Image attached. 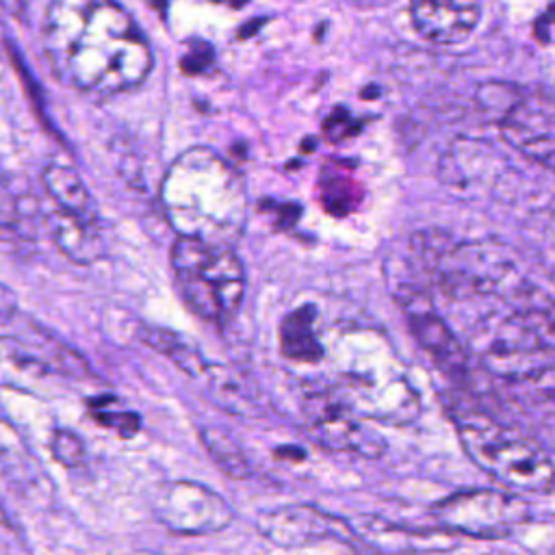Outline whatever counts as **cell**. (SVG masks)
Segmentation results:
<instances>
[{
	"label": "cell",
	"instance_id": "26",
	"mask_svg": "<svg viewBox=\"0 0 555 555\" xmlns=\"http://www.w3.org/2000/svg\"><path fill=\"white\" fill-rule=\"evenodd\" d=\"M0 7L11 15H22L26 9V0H0Z\"/></svg>",
	"mask_w": 555,
	"mask_h": 555
},
{
	"label": "cell",
	"instance_id": "9",
	"mask_svg": "<svg viewBox=\"0 0 555 555\" xmlns=\"http://www.w3.org/2000/svg\"><path fill=\"white\" fill-rule=\"evenodd\" d=\"M481 15L479 0H410L414 30L434 43L453 46L477 28Z\"/></svg>",
	"mask_w": 555,
	"mask_h": 555
},
{
	"label": "cell",
	"instance_id": "15",
	"mask_svg": "<svg viewBox=\"0 0 555 555\" xmlns=\"http://www.w3.org/2000/svg\"><path fill=\"white\" fill-rule=\"evenodd\" d=\"M43 186L59 206V210H65L74 217L87 219V221H98V210L93 204V197L80 176L61 163H50L43 169Z\"/></svg>",
	"mask_w": 555,
	"mask_h": 555
},
{
	"label": "cell",
	"instance_id": "14",
	"mask_svg": "<svg viewBox=\"0 0 555 555\" xmlns=\"http://www.w3.org/2000/svg\"><path fill=\"white\" fill-rule=\"evenodd\" d=\"M280 349L295 362H317L323 358V345L317 338V308L304 304L291 310L280 325Z\"/></svg>",
	"mask_w": 555,
	"mask_h": 555
},
{
	"label": "cell",
	"instance_id": "16",
	"mask_svg": "<svg viewBox=\"0 0 555 555\" xmlns=\"http://www.w3.org/2000/svg\"><path fill=\"white\" fill-rule=\"evenodd\" d=\"M50 364L33 345L15 338H0V373L13 377L15 384H37L54 373Z\"/></svg>",
	"mask_w": 555,
	"mask_h": 555
},
{
	"label": "cell",
	"instance_id": "5",
	"mask_svg": "<svg viewBox=\"0 0 555 555\" xmlns=\"http://www.w3.org/2000/svg\"><path fill=\"white\" fill-rule=\"evenodd\" d=\"M464 453L501 486L516 494H542L555 486V466L533 440L483 414L455 418Z\"/></svg>",
	"mask_w": 555,
	"mask_h": 555
},
{
	"label": "cell",
	"instance_id": "28",
	"mask_svg": "<svg viewBox=\"0 0 555 555\" xmlns=\"http://www.w3.org/2000/svg\"><path fill=\"white\" fill-rule=\"evenodd\" d=\"M7 527H9V520H7L4 509H2V505H0V529H7Z\"/></svg>",
	"mask_w": 555,
	"mask_h": 555
},
{
	"label": "cell",
	"instance_id": "7",
	"mask_svg": "<svg viewBox=\"0 0 555 555\" xmlns=\"http://www.w3.org/2000/svg\"><path fill=\"white\" fill-rule=\"evenodd\" d=\"M156 518L173 533L206 535L225 529L234 512L223 496L197 481L160 483L152 501Z\"/></svg>",
	"mask_w": 555,
	"mask_h": 555
},
{
	"label": "cell",
	"instance_id": "6",
	"mask_svg": "<svg viewBox=\"0 0 555 555\" xmlns=\"http://www.w3.org/2000/svg\"><path fill=\"white\" fill-rule=\"evenodd\" d=\"M440 527L470 538H505L529 520L522 499L496 490H466L438 501L431 509Z\"/></svg>",
	"mask_w": 555,
	"mask_h": 555
},
{
	"label": "cell",
	"instance_id": "12",
	"mask_svg": "<svg viewBox=\"0 0 555 555\" xmlns=\"http://www.w3.org/2000/svg\"><path fill=\"white\" fill-rule=\"evenodd\" d=\"M197 377L204 379L206 392L225 412L236 414V416H258V414H262V403H260L258 388L254 384L245 382L241 373H236L232 369H225V366L206 364L204 371Z\"/></svg>",
	"mask_w": 555,
	"mask_h": 555
},
{
	"label": "cell",
	"instance_id": "25",
	"mask_svg": "<svg viewBox=\"0 0 555 555\" xmlns=\"http://www.w3.org/2000/svg\"><path fill=\"white\" fill-rule=\"evenodd\" d=\"M212 61V50L210 46L202 43V50H191L184 59H182V67L186 74H197L204 72Z\"/></svg>",
	"mask_w": 555,
	"mask_h": 555
},
{
	"label": "cell",
	"instance_id": "13",
	"mask_svg": "<svg viewBox=\"0 0 555 555\" xmlns=\"http://www.w3.org/2000/svg\"><path fill=\"white\" fill-rule=\"evenodd\" d=\"M52 238L56 247L76 264H91L104 254V238L98 221L74 217L65 210H56L50 219Z\"/></svg>",
	"mask_w": 555,
	"mask_h": 555
},
{
	"label": "cell",
	"instance_id": "11",
	"mask_svg": "<svg viewBox=\"0 0 555 555\" xmlns=\"http://www.w3.org/2000/svg\"><path fill=\"white\" fill-rule=\"evenodd\" d=\"M403 306L408 312L410 332L421 343V347L447 371V375L464 377L466 358L449 325L427 306V301H414L408 297Z\"/></svg>",
	"mask_w": 555,
	"mask_h": 555
},
{
	"label": "cell",
	"instance_id": "24",
	"mask_svg": "<svg viewBox=\"0 0 555 555\" xmlns=\"http://www.w3.org/2000/svg\"><path fill=\"white\" fill-rule=\"evenodd\" d=\"M17 228V206L11 193L0 184V234H9Z\"/></svg>",
	"mask_w": 555,
	"mask_h": 555
},
{
	"label": "cell",
	"instance_id": "17",
	"mask_svg": "<svg viewBox=\"0 0 555 555\" xmlns=\"http://www.w3.org/2000/svg\"><path fill=\"white\" fill-rule=\"evenodd\" d=\"M321 204L334 217L349 215L362 199V186L340 167H325L319 178Z\"/></svg>",
	"mask_w": 555,
	"mask_h": 555
},
{
	"label": "cell",
	"instance_id": "19",
	"mask_svg": "<svg viewBox=\"0 0 555 555\" xmlns=\"http://www.w3.org/2000/svg\"><path fill=\"white\" fill-rule=\"evenodd\" d=\"M199 438H202L206 451L210 453V457L215 460V464L225 475H230L232 479H243L249 473L243 451L238 449L236 440L225 429L208 425V427L199 429Z\"/></svg>",
	"mask_w": 555,
	"mask_h": 555
},
{
	"label": "cell",
	"instance_id": "22",
	"mask_svg": "<svg viewBox=\"0 0 555 555\" xmlns=\"http://www.w3.org/2000/svg\"><path fill=\"white\" fill-rule=\"evenodd\" d=\"M50 451L54 455V460L61 466L74 468L80 466L85 462V444L82 438L78 434H74L72 429H63L56 427L52 431V442H50Z\"/></svg>",
	"mask_w": 555,
	"mask_h": 555
},
{
	"label": "cell",
	"instance_id": "21",
	"mask_svg": "<svg viewBox=\"0 0 555 555\" xmlns=\"http://www.w3.org/2000/svg\"><path fill=\"white\" fill-rule=\"evenodd\" d=\"M371 527H362L358 529V533L362 538H366L371 544H382L386 546V553H401V551H410L412 546H421L425 542V538L416 531H403L401 527H392V525H386L382 522L377 527L375 518H369ZM425 548V546H421Z\"/></svg>",
	"mask_w": 555,
	"mask_h": 555
},
{
	"label": "cell",
	"instance_id": "8",
	"mask_svg": "<svg viewBox=\"0 0 555 555\" xmlns=\"http://www.w3.org/2000/svg\"><path fill=\"white\" fill-rule=\"evenodd\" d=\"M306 427L325 447L377 455L384 440L360 423V414L351 410L334 390H312L301 399Z\"/></svg>",
	"mask_w": 555,
	"mask_h": 555
},
{
	"label": "cell",
	"instance_id": "1",
	"mask_svg": "<svg viewBox=\"0 0 555 555\" xmlns=\"http://www.w3.org/2000/svg\"><path fill=\"white\" fill-rule=\"evenodd\" d=\"M43 46L65 85L98 95L130 91L152 69L141 28L115 0H50Z\"/></svg>",
	"mask_w": 555,
	"mask_h": 555
},
{
	"label": "cell",
	"instance_id": "4",
	"mask_svg": "<svg viewBox=\"0 0 555 555\" xmlns=\"http://www.w3.org/2000/svg\"><path fill=\"white\" fill-rule=\"evenodd\" d=\"M176 288L186 308L204 321H230L245 295V271L230 245L178 236L171 247Z\"/></svg>",
	"mask_w": 555,
	"mask_h": 555
},
{
	"label": "cell",
	"instance_id": "2",
	"mask_svg": "<svg viewBox=\"0 0 555 555\" xmlns=\"http://www.w3.org/2000/svg\"><path fill=\"white\" fill-rule=\"evenodd\" d=\"M160 204L178 236L232 245L247 221V193L236 169L208 147L182 152L160 182Z\"/></svg>",
	"mask_w": 555,
	"mask_h": 555
},
{
	"label": "cell",
	"instance_id": "20",
	"mask_svg": "<svg viewBox=\"0 0 555 555\" xmlns=\"http://www.w3.org/2000/svg\"><path fill=\"white\" fill-rule=\"evenodd\" d=\"M87 410L102 427L115 429L124 438H132L141 429V416L132 410L121 408L115 397H108V395L93 397L87 401Z\"/></svg>",
	"mask_w": 555,
	"mask_h": 555
},
{
	"label": "cell",
	"instance_id": "27",
	"mask_svg": "<svg viewBox=\"0 0 555 555\" xmlns=\"http://www.w3.org/2000/svg\"><path fill=\"white\" fill-rule=\"evenodd\" d=\"M212 2H223V4H230V7L238 9V7H243L247 0H212Z\"/></svg>",
	"mask_w": 555,
	"mask_h": 555
},
{
	"label": "cell",
	"instance_id": "18",
	"mask_svg": "<svg viewBox=\"0 0 555 555\" xmlns=\"http://www.w3.org/2000/svg\"><path fill=\"white\" fill-rule=\"evenodd\" d=\"M139 338L150 345L152 349L165 353L178 369H182L186 375L197 377L204 366L208 364L191 345H186L180 336H176L169 330H160V327H145Z\"/></svg>",
	"mask_w": 555,
	"mask_h": 555
},
{
	"label": "cell",
	"instance_id": "23",
	"mask_svg": "<svg viewBox=\"0 0 555 555\" xmlns=\"http://www.w3.org/2000/svg\"><path fill=\"white\" fill-rule=\"evenodd\" d=\"M356 119L347 115L345 108H336L327 119H325V134L330 137V141H343L347 137L345 128H349L351 132H356Z\"/></svg>",
	"mask_w": 555,
	"mask_h": 555
},
{
	"label": "cell",
	"instance_id": "3",
	"mask_svg": "<svg viewBox=\"0 0 555 555\" xmlns=\"http://www.w3.org/2000/svg\"><path fill=\"white\" fill-rule=\"evenodd\" d=\"M338 377L334 390L360 416L384 423H410L418 410V395L392 347L375 332L351 330L332 345Z\"/></svg>",
	"mask_w": 555,
	"mask_h": 555
},
{
	"label": "cell",
	"instance_id": "10",
	"mask_svg": "<svg viewBox=\"0 0 555 555\" xmlns=\"http://www.w3.org/2000/svg\"><path fill=\"white\" fill-rule=\"evenodd\" d=\"M260 531L275 544L295 546L325 538H345L349 525L306 505H291L267 514L260 520Z\"/></svg>",
	"mask_w": 555,
	"mask_h": 555
}]
</instances>
